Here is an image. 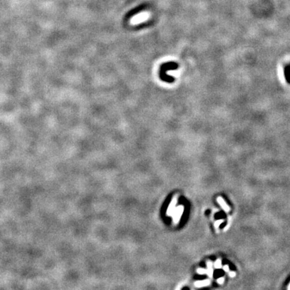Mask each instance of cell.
<instances>
[{
	"instance_id": "1",
	"label": "cell",
	"mask_w": 290,
	"mask_h": 290,
	"mask_svg": "<svg viewBox=\"0 0 290 290\" xmlns=\"http://www.w3.org/2000/svg\"><path fill=\"white\" fill-rule=\"evenodd\" d=\"M177 68H178V64H176L175 63H167L164 64L162 67H161V78L164 81H166L168 83L173 82L174 78L168 76L166 72L169 70H173Z\"/></svg>"
},
{
	"instance_id": "2",
	"label": "cell",
	"mask_w": 290,
	"mask_h": 290,
	"mask_svg": "<svg viewBox=\"0 0 290 290\" xmlns=\"http://www.w3.org/2000/svg\"><path fill=\"white\" fill-rule=\"evenodd\" d=\"M184 212V206L182 205L178 206L177 207H175V208L174 209V210L172 213L171 216L173 217V223L175 224H177L180 221V219H181V216L183 213Z\"/></svg>"
},
{
	"instance_id": "3",
	"label": "cell",
	"mask_w": 290,
	"mask_h": 290,
	"mask_svg": "<svg viewBox=\"0 0 290 290\" xmlns=\"http://www.w3.org/2000/svg\"><path fill=\"white\" fill-rule=\"evenodd\" d=\"M149 13L148 12H142L141 13H139V14L135 16L134 17H133L131 21L132 24H138L147 20V18H149Z\"/></svg>"
},
{
	"instance_id": "4",
	"label": "cell",
	"mask_w": 290,
	"mask_h": 290,
	"mask_svg": "<svg viewBox=\"0 0 290 290\" xmlns=\"http://www.w3.org/2000/svg\"><path fill=\"white\" fill-rule=\"evenodd\" d=\"M177 201H178V197H177V195H175L174 197L172 198L171 202H170V203H169V205L168 208H167V209H166V214L168 216H171V214H172V213H173L174 209L175 208L176 205L177 203Z\"/></svg>"
},
{
	"instance_id": "5",
	"label": "cell",
	"mask_w": 290,
	"mask_h": 290,
	"mask_svg": "<svg viewBox=\"0 0 290 290\" xmlns=\"http://www.w3.org/2000/svg\"><path fill=\"white\" fill-rule=\"evenodd\" d=\"M207 263V270H206V274L208 275L209 278H212L213 277V273H214V269H213V263L211 261V260H208L206 262Z\"/></svg>"
},
{
	"instance_id": "6",
	"label": "cell",
	"mask_w": 290,
	"mask_h": 290,
	"mask_svg": "<svg viewBox=\"0 0 290 290\" xmlns=\"http://www.w3.org/2000/svg\"><path fill=\"white\" fill-rule=\"evenodd\" d=\"M217 203L220 204V206L222 207V208L224 209L226 212H228L230 211V207L227 205V203L225 202L224 199H223L222 197H217Z\"/></svg>"
},
{
	"instance_id": "7",
	"label": "cell",
	"mask_w": 290,
	"mask_h": 290,
	"mask_svg": "<svg viewBox=\"0 0 290 290\" xmlns=\"http://www.w3.org/2000/svg\"><path fill=\"white\" fill-rule=\"evenodd\" d=\"M209 284H210V281H209V279H206V280H203V281H195L194 283L195 286L197 287H206L209 286Z\"/></svg>"
},
{
	"instance_id": "8",
	"label": "cell",
	"mask_w": 290,
	"mask_h": 290,
	"mask_svg": "<svg viewBox=\"0 0 290 290\" xmlns=\"http://www.w3.org/2000/svg\"><path fill=\"white\" fill-rule=\"evenodd\" d=\"M284 75L287 83H290V64L284 68Z\"/></svg>"
},
{
	"instance_id": "9",
	"label": "cell",
	"mask_w": 290,
	"mask_h": 290,
	"mask_svg": "<svg viewBox=\"0 0 290 290\" xmlns=\"http://www.w3.org/2000/svg\"><path fill=\"white\" fill-rule=\"evenodd\" d=\"M214 267L216 269H220L222 267V260L221 259H217L214 263Z\"/></svg>"
},
{
	"instance_id": "10",
	"label": "cell",
	"mask_w": 290,
	"mask_h": 290,
	"mask_svg": "<svg viewBox=\"0 0 290 290\" xmlns=\"http://www.w3.org/2000/svg\"><path fill=\"white\" fill-rule=\"evenodd\" d=\"M197 273L200 275H203V274L206 273V269L203 268H198L197 269Z\"/></svg>"
},
{
	"instance_id": "11",
	"label": "cell",
	"mask_w": 290,
	"mask_h": 290,
	"mask_svg": "<svg viewBox=\"0 0 290 290\" xmlns=\"http://www.w3.org/2000/svg\"><path fill=\"white\" fill-rule=\"evenodd\" d=\"M224 222V220H218L214 222V226L216 228H217L219 227V226L222 224V223Z\"/></svg>"
},
{
	"instance_id": "12",
	"label": "cell",
	"mask_w": 290,
	"mask_h": 290,
	"mask_svg": "<svg viewBox=\"0 0 290 290\" xmlns=\"http://www.w3.org/2000/svg\"><path fill=\"white\" fill-rule=\"evenodd\" d=\"M217 282L219 284H222L224 282V277H220L217 279Z\"/></svg>"
},
{
	"instance_id": "13",
	"label": "cell",
	"mask_w": 290,
	"mask_h": 290,
	"mask_svg": "<svg viewBox=\"0 0 290 290\" xmlns=\"http://www.w3.org/2000/svg\"><path fill=\"white\" fill-rule=\"evenodd\" d=\"M223 270L226 271V272H228L229 271V267H228V265H224L223 267Z\"/></svg>"
},
{
	"instance_id": "14",
	"label": "cell",
	"mask_w": 290,
	"mask_h": 290,
	"mask_svg": "<svg viewBox=\"0 0 290 290\" xmlns=\"http://www.w3.org/2000/svg\"><path fill=\"white\" fill-rule=\"evenodd\" d=\"M229 276L230 277H235L236 276V273L234 272V271H231V272L229 273Z\"/></svg>"
},
{
	"instance_id": "15",
	"label": "cell",
	"mask_w": 290,
	"mask_h": 290,
	"mask_svg": "<svg viewBox=\"0 0 290 290\" xmlns=\"http://www.w3.org/2000/svg\"><path fill=\"white\" fill-rule=\"evenodd\" d=\"M287 289H290V283H289V285L288 287H287Z\"/></svg>"
}]
</instances>
